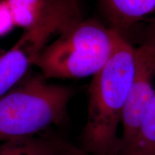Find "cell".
Listing matches in <instances>:
<instances>
[{
    "mask_svg": "<svg viewBox=\"0 0 155 155\" xmlns=\"http://www.w3.org/2000/svg\"><path fill=\"white\" fill-rule=\"evenodd\" d=\"M134 71V47L120 35L111 57L93 76L88 90V115L81 150L91 155H121L118 136Z\"/></svg>",
    "mask_w": 155,
    "mask_h": 155,
    "instance_id": "6da1fadb",
    "label": "cell"
},
{
    "mask_svg": "<svg viewBox=\"0 0 155 155\" xmlns=\"http://www.w3.org/2000/svg\"><path fill=\"white\" fill-rule=\"evenodd\" d=\"M71 87L49 83L42 75L25 76L0 97V142L32 137L68 120Z\"/></svg>",
    "mask_w": 155,
    "mask_h": 155,
    "instance_id": "7a4b0ae2",
    "label": "cell"
},
{
    "mask_svg": "<svg viewBox=\"0 0 155 155\" xmlns=\"http://www.w3.org/2000/svg\"><path fill=\"white\" fill-rule=\"evenodd\" d=\"M119 36L97 19H82L49 42L35 65L45 78L93 77L111 57Z\"/></svg>",
    "mask_w": 155,
    "mask_h": 155,
    "instance_id": "3957f363",
    "label": "cell"
},
{
    "mask_svg": "<svg viewBox=\"0 0 155 155\" xmlns=\"http://www.w3.org/2000/svg\"><path fill=\"white\" fill-rule=\"evenodd\" d=\"M81 12L55 17L24 30L14 45L0 55V97L26 76L51 38L82 19Z\"/></svg>",
    "mask_w": 155,
    "mask_h": 155,
    "instance_id": "277c9868",
    "label": "cell"
},
{
    "mask_svg": "<svg viewBox=\"0 0 155 155\" xmlns=\"http://www.w3.org/2000/svg\"><path fill=\"white\" fill-rule=\"evenodd\" d=\"M133 83L121 120V153L138 134L155 91V21L139 47L134 48Z\"/></svg>",
    "mask_w": 155,
    "mask_h": 155,
    "instance_id": "5b68a950",
    "label": "cell"
},
{
    "mask_svg": "<svg viewBox=\"0 0 155 155\" xmlns=\"http://www.w3.org/2000/svg\"><path fill=\"white\" fill-rule=\"evenodd\" d=\"M108 27L127 39V34L144 21H155V0H97Z\"/></svg>",
    "mask_w": 155,
    "mask_h": 155,
    "instance_id": "8992f818",
    "label": "cell"
},
{
    "mask_svg": "<svg viewBox=\"0 0 155 155\" xmlns=\"http://www.w3.org/2000/svg\"><path fill=\"white\" fill-rule=\"evenodd\" d=\"M15 27L32 28L55 17L81 11L76 0H6Z\"/></svg>",
    "mask_w": 155,
    "mask_h": 155,
    "instance_id": "52a82bcc",
    "label": "cell"
},
{
    "mask_svg": "<svg viewBox=\"0 0 155 155\" xmlns=\"http://www.w3.org/2000/svg\"><path fill=\"white\" fill-rule=\"evenodd\" d=\"M0 155H59L56 135L46 134L4 141L0 144Z\"/></svg>",
    "mask_w": 155,
    "mask_h": 155,
    "instance_id": "ba28073f",
    "label": "cell"
},
{
    "mask_svg": "<svg viewBox=\"0 0 155 155\" xmlns=\"http://www.w3.org/2000/svg\"><path fill=\"white\" fill-rule=\"evenodd\" d=\"M121 155H155V91L138 134Z\"/></svg>",
    "mask_w": 155,
    "mask_h": 155,
    "instance_id": "9c48e42d",
    "label": "cell"
},
{
    "mask_svg": "<svg viewBox=\"0 0 155 155\" xmlns=\"http://www.w3.org/2000/svg\"><path fill=\"white\" fill-rule=\"evenodd\" d=\"M15 27L10 9L6 0H0V37L8 34Z\"/></svg>",
    "mask_w": 155,
    "mask_h": 155,
    "instance_id": "30bf717a",
    "label": "cell"
},
{
    "mask_svg": "<svg viewBox=\"0 0 155 155\" xmlns=\"http://www.w3.org/2000/svg\"><path fill=\"white\" fill-rule=\"evenodd\" d=\"M56 143L59 151V155H91L57 135Z\"/></svg>",
    "mask_w": 155,
    "mask_h": 155,
    "instance_id": "8fae6325",
    "label": "cell"
},
{
    "mask_svg": "<svg viewBox=\"0 0 155 155\" xmlns=\"http://www.w3.org/2000/svg\"><path fill=\"white\" fill-rule=\"evenodd\" d=\"M3 53H2V51L1 50H0V55H1V54H2Z\"/></svg>",
    "mask_w": 155,
    "mask_h": 155,
    "instance_id": "7c38bea8",
    "label": "cell"
}]
</instances>
